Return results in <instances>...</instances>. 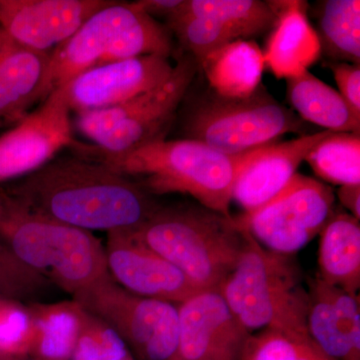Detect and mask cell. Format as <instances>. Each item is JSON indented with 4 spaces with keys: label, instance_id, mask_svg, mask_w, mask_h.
Returning <instances> with one entry per match:
<instances>
[{
    "label": "cell",
    "instance_id": "1",
    "mask_svg": "<svg viewBox=\"0 0 360 360\" xmlns=\"http://www.w3.org/2000/svg\"><path fill=\"white\" fill-rule=\"evenodd\" d=\"M0 193L49 219L108 233L135 231L160 206L134 180L77 151L0 186Z\"/></svg>",
    "mask_w": 360,
    "mask_h": 360
},
{
    "label": "cell",
    "instance_id": "2",
    "mask_svg": "<svg viewBox=\"0 0 360 360\" xmlns=\"http://www.w3.org/2000/svg\"><path fill=\"white\" fill-rule=\"evenodd\" d=\"M269 146L239 155H225L191 139H163L118 155L78 143L75 148L134 180L150 195L188 194L203 207L232 217L229 207L236 180Z\"/></svg>",
    "mask_w": 360,
    "mask_h": 360
},
{
    "label": "cell",
    "instance_id": "3",
    "mask_svg": "<svg viewBox=\"0 0 360 360\" xmlns=\"http://www.w3.org/2000/svg\"><path fill=\"white\" fill-rule=\"evenodd\" d=\"M131 238L174 264L201 290H219L245 250L243 229L198 205L160 206Z\"/></svg>",
    "mask_w": 360,
    "mask_h": 360
},
{
    "label": "cell",
    "instance_id": "4",
    "mask_svg": "<svg viewBox=\"0 0 360 360\" xmlns=\"http://www.w3.org/2000/svg\"><path fill=\"white\" fill-rule=\"evenodd\" d=\"M243 231V255L219 288L232 314L250 333L270 328L311 338L307 326L309 295L300 265L292 255L266 250Z\"/></svg>",
    "mask_w": 360,
    "mask_h": 360
},
{
    "label": "cell",
    "instance_id": "5",
    "mask_svg": "<svg viewBox=\"0 0 360 360\" xmlns=\"http://www.w3.org/2000/svg\"><path fill=\"white\" fill-rule=\"evenodd\" d=\"M0 196L4 206L0 238L33 271L72 296L110 276L105 250L91 232Z\"/></svg>",
    "mask_w": 360,
    "mask_h": 360
},
{
    "label": "cell",
    "instance_id": "6",
    "mask_svg": "<svg viewBox=\"0 0 360 360\" xmlns=\"http://www.w3.org/2000/svg\"><path fill=\"white\" fill-rule=\"evenodd\" d=\"M172 51L167 27L132 2L113 1L51 52L47 97L92 68L143 56L169 58Z\"/></svg>",
    "mask_w": 360,
    "mask_h": 360
},
{
    "label": "cell",
    "instance_id": "7",
    "mask_svg": "<svg viewBox=\"0 0 360 360\" xmlns=\"http://www.w3.org/2000/svg\"><path fill=\"white\" fill-rule=\"evenodd\" d=\"M182 112V139L202 142L225 155L274 143L302 129L303 120L260 85L245 98L224 97L207 90L191 99Z\"/></svg>",
    "mask_w": 360,
    "mask_h": 360
},
{
    "label": "cell",
    "instance_id": "8",
    "mask_svg": "<svg viewBox=\"0 0 360 360\" xmlns=\"http://www.w3.org/2000/svg\"><path fill=\"white\" fill-rule=\"evenodd\" d=\"M198 70L196 59L184 52L167 82L112 108L75 113V129L94 143V150L105 155L163 141Z\"/></svg>",
    "mask_w": 360,
    "mask_h": 360
},
{
    "label": "cell",
    "instance_id": "9",
    "mask_svg": "<svg viewBox=\"0 0 360 360\" xmlns=\"http://www.w3.org/2000/svg\"><path fill=\"white\" fill-rule=\"evenodd\" d=\"M105 322L136 360H169L179 347V311L174 303L134 295L106 277L73 295Z\"/></svg>",
    "mask_w": 360,
    "mask_h": 360
},
{
    "label": "cell",
    "instance_id": "10",
    "mask_svg": "<svg viewBox=\"0 0 360 360\" xmlns=\"http://www.w3.org/2000/svg\"><path fill=\"white\" fill-rule=\"evenodd\" d=\"M335 205L330 186L296 174L266 205L234 219L266 250L292 255L321 234L335 213Z\"/></svg>",
    "mask_w": 360,
    "mask_h": 360
},
{
    "label": "cell",
    "instance_id": "11",
    "mask_svg": "<svg viewBox=\"0 0 360 360\" xmlns=\"http://www.w3.org/2000/svg\"><path fill=\"white\" fill-rule=\"evenodd\" d=\"M70 112L65 87H60L0 135V186L32 174L73 146Z\"/></svg>",
    "mask_w": 360,
    "mask_h": 360
},
{
    "label": "cell",
    "instance_id": "12",
    "mask_svg": "<svg viewBox=\"0 0 360 360\" xmlns=\"http://www.w3.org/2000/svg\"><path fill=\"white\" fill-rule=\"evenodd\" d=\"M179 347L182 360H238L250 335L219 290H201L179 303Z\"/></svg>",
    "mask_w": 360,
    "mask_h": 360
},
{
    "label": "cell",
    "instance_id": "13",
    "mask_svg": "<svg viewBox=\"0 0 360 360\" xmlns=\"http://www.w3.org/2000/svg\"><path fill=\"white\" fill-rule=\"evenodd\" d=\"M112 0H0V28L15 41L52 52Z\"/></svg>",
    "mask_w": 360,
    "mask_h": 360
},
{
    "label": "cell",
    "instance_id": "14",
    "mask_svg": "<svg viewBox=\"0 0 360 360\" xmlns=\"http://www.w3.org/2000/svg\"><path fill=\"white\" fill-rule=\"evenodd\" d=\"M174 70L168 58L143 56L85 71L65 85L70 111L104 110L125 103L167 82Z\"/></svg>",
    "mask_w": 360,
    "mask_h": 360
},
{
    "label": "cell",
    "instance_id": "15",
    "mask_svg": "<svg viewBox=\"0 0 360 360\" xmlns=\"http://www.w3.org/2000/svg\"><path fill=\"white\" fill-rule=\"evenodd\" d=\"M105 255L113 281L134 295L179 304L201 291L174 264L134 240L129 231L108 232Z\"/></svg>",
    "mask_w": 360,
    "mask_h": 360
},
{
    "label": "cell",
    "instance_id": "16",
    "mask_svg": "<svg viewBox=\"0 0 360 360\" xmlns=\"http://www.w3.org/2000/svg\"><path fill=\"white\" fill-rule=\"evenodd\" d=\"M307 331L322 352L335 360H360L359 295L310 281Z\"/></svg>",
    "mask_w": 360,
    "mask_h": 360
},
{
    "label": "cell",
    "instance_id": "17",
    "mask_svg": "<svg viewBox=\"0 0 360 360\" xmlns=\"http://www.w3.org/2000/svg\"><path fill=\"white\" fill-rule=\"evenodd\" d=\"M51 53L26 47L0 28V129L13 127L47 98Z\"/></svg>",
    "mask_w": 360,
    "mask_h": 360
},
{
    "label": "cell",
    "instance_id": "18",
    "mask_svg": "<svg viewBox=\"0 0 360 360\" xmlns=\"http://www.w3.org/2000/svg\"><path fill=\"white\" fill-rule=\"evenodd\" d=\"M333 131L302 135L285 142H274L241 172L232 200L250 214L266 205L288 186L312 148Z\"/></svg>",
    "mask_w": 360,
    "mask_h": 360
},
{
    "label": "cell",
    "instance_id": "19",
    "mask_svg": "<svg viewBox=\"0 0 360 360\" xmlns=\"http://www.w3.org/2000/svg\"><path fill=\"white\" fill-rule=\"evenodd\" d=\"M277 16L264 51L265 66L274 77L290 79L319 60L321 44L310 25L304 1H269Z\"/></svg>",
    "mask_w": 360,
    "mask_h": 360
},
{
    "label": "cell",
    "instance_id": "20",
    "mask_svg": "<svg viewBox=\"0 0 360 360\" xmlns=\"http://www.w3.org/2000/svg\"><path fill=\"white\" fill-rule=\"evenodd\" d=\"M210 89L219 96L245 98L262 85L264 51L253 40H234L198 63Z\"/></svg>",
    "mask_w": 360,
    "mask_h": 360
},
{
    "label": "cell",
    "instance_id": "21",
    "mask_svg": "<svg viewBox=\"0 0 360 360\" xmlns=\"http://www.w3.org/2000/svg\"><path fill=\"white\" fill-rule=\"evenodd\" d=\"M319 272L324 283L352 295L360 288L359 220L347 212L333 213L321 232Z\"/></svg>",
    "mask_w": 360,
    "mask_h": 360
},
{
    "label": "cell",
    "instance_id": "22",
    "mask_svg": "<svg viewBox=\"0 0 360 360\" xmlns=\"http://www.w3.org/2000/svg\"><path fill=\"white\" fill-rule=\"evenodd\" d=\"M288 98L296 115L333 132L360 134V115L338 90L309 70L288 79Z\"/></svg>",
    "mask_w": 360,
    "mask_h": 360
},
{
    "label": "cell",
    "instance_id": "23",
    "mask_svg": "<svg viewBox=\"0 0 360 360\" xmlns=\"http://www.w3.org/2000/svg\"><path fill=\"white\" fill-rule=\"evenodd\" d=\"M32 319L28 355L35 360H71L84 309L75 300L27 304Z\"/></svg>",
    "mask_w": 360,
    "mask_h": 360
},
{
    "label": "cell",
    "instance_id": "24",
    "mask_svg": "<svg viewBox=\"0 0 360 360\" xmlns=\"http://www.w3.org/2000/svg\"><path fill=\"white\" fill-rule=\"evenodd\" d=\"M180 11L221 23L238 40L264 34L277 20L269 1L260 0H184Z\"/></svg>",
    "mask_w": 360,
    "mask_h": 360
},
{
    "label": "cell",
    "instance_id": "25",
    "mask_svg": "<svg viewBox=\"0 0 360 360\" xmlns=\"http://www.w3.org/2000/svg\"><path fill=\"white\" fill-rule=\"evenodd\" d=\"M321 52L336 63H360L359 0H326L319 4Z\"/></svg>",
    "mask_w": 360,
    "mask_h": 360
},
{
    "label": "cell",
    "instance_id": "26",
    "mask_svg": "<svg viewBox=\"0 0 360 360\" xmlns=\"http://www.w3.org/2000/svg\"><path fill=\"white\" fill-rule=\"evenodd\" d=\"M305 161L326 181L340 186L360 184V134L333 132L312 148Z\"/></svg>",
    "mask_w": 360,
    "mask_h": 360
},
{
    "label": "cell",
    "instance_id": "27",
    "mask_svg": "<svg viewBox=\"0 0 360 360\" xmlns=\"http://www.w3.org/2000/svg\"><path fill=\"white\" fill-rule=\"evenodd\" d=\"M238 360H335L311 338L286 335L264 328L246 338Z\"/></svg>",
    "mask_w": 360,
    "mask_h": 360
},
{
    "label": "cell",
    "instance_id": "28",
    "mask_svg": "<svg viewBox=\"0 0 360 360\" xmlns=\"http://www.w3.org/2000/svg\"><path fill=\"white\" fill-rule=\"evenodd\" d=\"M180 9L168 18L167 27L176 37L186 53L193 56L198 63L220 47L238 40L221 23L212 18L182 13Z\"/></svg>",
    "mask_w": 360,
    "mask_h": 360
},
{
    "label": "cell",
    "instance_id": "29",
    "mask_svg": "<svg viewBox=\"0 0 360 360\" xmlns=\"http://www.w3.org/2000/svg\"><path fill=\"white\" fill-rule=\"evenodd\" d=\"M52 288L51 281L23 264L0 238V300L34 303Z\"/></svg>",
    "mask_w": 360,
    "mask_h": 360
},
{
    "label": "cell",
    "instance_id": "30",
    "mask_svg": "<svg viewBox=\"0 0 360 360\" xmlns=\"http://www.w3.org/2000/svg\"><path fill=\"white\" fill-rule=\"evenodd\" d=\"M130 354L124 341L110 326L84 309L71 360H123Z\"/></svg>",
    "mask_w": 360,
    "mask_h": 360
},
{
    "label": "cell",
    "instance_id": "31",
    "mask_svg": "<svg viewBox=\"0 0 360 360\" xmlns=\"http://www.w3.org/2000/svg\"><path fill=\"white\" fill-rule=\"evenodd\" d=\"M32 331L27 305L4 300L0 307V352L27 354Z\"/></svg>",
    "mask_w": 360,
    "mask_h": 360
},
{
    "label": "cell",
    "instance_id": "32",
    "mask_svg": "<svg viewBox=\"0 0 360 360\" xmlns=\"http://www.w3.org/2000/svg\"><path fill=\"white\" fill-rule=\"evenodd\" d=\"M328 66L333 71L340 96L360 115V65L335 61Z\"/></svg>",
    "mask_w": 360,
    "mask_h": 360
},
{
    "label": "cell",
    "instance_id": "33",
    "mask_svg": "<svg viewBox=\"0 0 360 360\" xmlns=\"http://www.w3.org/2000/svg\"><path fill=\"white\" fill-rule=\"evenodd\" d=\"M184 0H137L132 2L142 13L155 20V18H168L179 13Z\"/></svg>",
    "mask_w": 360,
    "mask_h": 360
},
{
    "label": "cell",
    "instance_id": "34",
    "mask_svg": "<svg viewBox=\"0 0 360 360\" xmlns=\"http://www.w3.org/2000/svg\"><path fill=\"white\" fill-rule=\"evenodd\" d=\"M338 198L341 205L349 212V214L360 219V184L341 186L338 191Z\"/></svg>",
    "mask_w": 360,
    "mask_h": 360
},
{
    "label": "cell",
    "instance_id": "35",
    "mask_svg": "<svg viewBox=\"0 0 360 360\" xmlns=\"http://www.w3.org/2000/svg\"><path fill=\"white\" fill-rule=\"evenodd\" d=\"M0 360H35L27 354H9L0 352Z\"/></svg>",
    "mask_w": 360,
    "mask_h": 360
},
{
    "label": "cell",
    "instance_id": "36",
    "mask_svg": "<svg viewBox=\"0 0 360 360\" xmlns=\"http://www.w3.org/2000/svg\"><path fill=\"white\" fill-rule=\"evenodd\" d=\"M4 200H2L1 196H0V219H1L2 213H4Z\"/></svg>",
    "mask_w": 360,
    "mask_h": 360
},
{
    "label": "cell",
    "instance_id": "37",
    "mask_svg": "<svg viewBox=\"0 0 360 360\" xmlns=\"http://www.w3.org/2000/svg\"><path fill=\"white\" fill-rule=\"evenodd\" d=\"M123 360H136V359H134V355L130 354L129 356H127V359H123Z\"/></svg>",
    "mask_w": 360,
    "mask_h": 360
},
{
    "label": "cell",
    "instance_id": "38",
    "mask_svg": "<svg viewBox=\"0 0 360 360\" xmlns=\"http://www.w3.org/2000/svg\"><path fill=\"white\" fill-rule=\"evenodd\" d=\"M169 360H182V359H179V357L174 356V357H172V359H169Z\"/></svg>",
    "mask_w": 360,
    "mask_h": 360
}]
</instances>
